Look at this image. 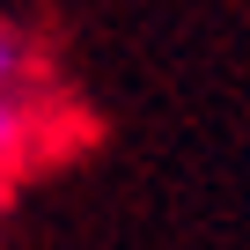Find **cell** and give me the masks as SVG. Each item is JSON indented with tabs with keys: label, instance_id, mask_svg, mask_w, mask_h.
Masks as SVG:
<instances>
[{
	"label": "cell",
	"instance_id": "1",
	"mask_svg": "<svg viewBox=\"0 0 250 250\" xmlns=\"http://www.w3.org/2000/svg\"><path fill=\"white\" fill-rule=\"evenodd\" d=\"M15 140H22V110H15L8 96H0V162L15 155Z\"/></svg>",
	"mask_w": 250,
	"mask_h": 250
},
{
	"label": "cell",
	"instance_id": "2",
	"mask_svg": "<svg viewBox=\"0 0 250 250\" xmlns=\"http://www.w3.org/2000/svg\"><path fill=\"white\" fill-rule=\"evenodd\" d=\"M15 74V44H8V30H0V81Z\"/></svg>",
	"mask_w": 250,
	"mask_h": 250
}]
</instances>
